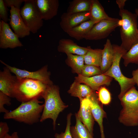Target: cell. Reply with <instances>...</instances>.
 <instances>
[{
  "label": "cell",
  "mask_w": 138,
  "mask_h": 138,
  "mask_svg": "<svg viewBox=\"0 0 138 138\" xmlns=\"http://www.w3.org/2000/svg\"><path fill=\"white\" fill-rule=\"evenodd\" d=\"M6 66L3 71L0 72V91L10 97L12 89L17 79L16 76L12 75Z\"/></svg>",
  "instance_id": "obj_18"
},
{
  "label": "cell",
  "mask_w": 138,
  "mask_h": 138,
  "mask_svg": "<svg viewBox=\"0 0 138 138\" xmlns=\"http://www.w3.org/2000/svg\"><path fill=\"white\" fill-rule=\"evenodd\" d=\"M10 97L0 91V112L5 113L9 111L6 109L4 107V105L10 106L11 104Z\"/></svg>",
  "instance_id": "obj_31"
},
{
  "label": "cell",
  "mask_w": 138,
  "mask_h": 138,
  "mask_svg": "<svg viewBox=\"0 0 138 138\" xmlns=\"http://www.w3.org/2000/svg\"><path fill=\"white\" fill-rule=\"evenodd\" d=\"M113 58L112 65L109 69L102 74L114 78L118 83L120 87V93L118 96L120 99L124 94L136 83L132 78H128L122 73L120 67L121 59L127 51L121 46L113 44Z\"/></svg>",
  "instance_id": "obj_6"
},
{
  "label": "cell",
  "mask_w": 138,
  "mask_h": 138,
  "mask_svg": "<svg viewBox=\"0 0 138 138\" xmlns=\"http://www.w3.org/2000/svg\"><path fill=\"white\" fill-rule=\"evenodd\" d=\"M90 46L86 47L78 45L72 40L62 39L60 40L57 50L60 52L84 56L88 52Z\"/></svg>",
  "instance_id": "obj_17"
},
{
  "label": "cell",
  "mask_w": 138,
  "mask_h": 138,
  "mask_svg": "<svg viewBox=\"0 0 138 138\" xmlns=\"http://www.w3.org/2000/svg\"><path fill=\"white\" fill-rule=\"evenodd\" d=\"M126 0H117L116 1V4L118 6L120 10L124 9Z\"/></svg>",
  "instance_id": "obj_36"
},
{
  "label": "cell",
  "mask_w": 138,
  "mask_h": 138,
  "mask_svg": "<svg viewBox=\"0 0 138 138\" xmlns=\"http://www.w3.org/2000/svg\"><path fill=\"white\" fill-rule=\"evenodd\" d=\"M86 97L90 101L93 116L95 120L97 123L99 127L101 138H105L103 122V118L106 116V113L99 100L98 95L95 91H93Z\"/></svg>",
  "instance_id": "obj_15"
},
{
  "label": "cell",
  "mask_w": 138,
  "mask_h": 138,
  "mask_svg": "<svg viewBox=\"0 0 138 138\" xmlns=\"http://www.w3.org/2000/svg\"><path fill=\"white\" fill-rule=\"evenodd\" d=\"M89 20L88 12L76 13H64L61 17L60 25L66 33L82 22Z\"/></svg>",
  "instance_id": "obj_10"
},
{
  "label": "cell",
  "mask_w": 138,
  "mask_h": 138,
  "mask_svg": "<svg viewBox=\"0 0 138 138\" xmlns=\"http://www.w3.org/2000/svg\"><path fill=\"white\" fill-rule=\"evenodd\" d=\"M91 0H73L69 2L66 12L76 13L89 11Z\"/></svg>",
  "instance_id": "obj_24"
},
{
  "label": "cell",
  "mask_w": 138,
  "mask_h": 138,
  "mask_svg": "<svg viewBox=\"0 0 138 138\" xmlns=\"http://www.w3.org/2000/svg\"><path fill=\"white\" fill-rule=\"evenodd\" d=\"M8 125L5 122H0V138H4L9 131Z\"/></svg>",
  "instance_id": "obj_34"
},
{
  "label": "cell",
  "mask_w": 138,
  "mask_h": 138,
  "mask_svg": "<svg viewBox=\"0 0 138 138\" xmlns=\"http://www.w3.org/2000/svg\"><path fill=\"white\" fill-rule=\"evenodd\" d=\"M135 12L138 17V8H136L135 9Z\"/></svg>",
  "instance_id": "obj_38"
},
{
  "label": "cell",
  "mask_w": 138,
  "mask_h": 138,
  "mask_svg": "<svg viewBox=\"0 0 138 138\" xmlns=\"http://www.w3.org/2000/svg\"><path fill=\"white\" fill-rule=\"evenodd\" d=\"M44 100V107L40 121L42 122L48 119L53 120L54 130L55 129L56 121L61 112L68 106L62 100L58 87L53 84L48 86L42 96Z\"/></svg>",
  "instance_id": "obj_3"
},
{
  "label": "cell",
  "mask_w": 138,
  "mask_h": 138,
  "mask_svg": "<svg viewBox=\"0 0 138 138\" xmlns=\"http://www.w3.org/2000/svg\"><path fill=\"white\" fill-rule=\"evenodd\" d=\"M122 107L118 120L127 126L138 125V90L133 87L120 99Z\"/></svg>",
  "instance_id": "obj_5"
},
{
  "label": "cell",
  "mask_w": 138,
  "mask_h": 138,
  "mask_svg": "<svg viewBox=\"0 0 138 138\" xmlns=\"http://www.w3.org/2000/svg\"><path fill=\"white\" fill-rule=\"evenodd\" d=\"M4 1L8 7H10L13 6L19 9L22 3L25 2V0H4Z\"/></svg>",
  "instance_id": "obj_33"
},
{
  "label": "cell",
  "mask_w": 138,
  "mask_h": 138,
  "mask_svg": "<svg viewBox=\"0 0 138 138\" xmlns=\"http://www.w3.org/2000/svg\"><path fill=\"white\" fill-rule=\"evenodd\" d=\"M102 49H93L90 46L88 52L84 55L85 63L100 67L102 61Z\"/></svg>",
  "instance_id": "obj_25"
},
{
  "label": "cell",
  "mask_w": 138,
  "mask_h": 138,
  "mask_svg": "<svg viewBox=\"0 0 138 138\" xmlns=\"http://www.w3.org/2000/svg\"><path fill=\"white\" fill-rule=\"evenodd\" d=\"M72 115V114L70 113L67 116L66 125L64 132L60 134L56 133L54 135L55 138H73L70 131Z\"/></svg>",
  "instance_id": "obj_30"
},
{
  "label": "cell",
  "mask_w": 138,
  "mask_h": 138,
  "mask_svg": "<svg viewBox=\"0 0 138 138\" xmlns=\"http://www.w3.org/2000/svg\"><path fill=\"white\" fill-rule=\"evenodd\" d=\"M4 138H20L17 132H15L11 134H7Z\"/></svg>",
  "instance_id": "obj_37"
},
{
  "label": "cell",
  "mask_w": 138,
  "mask_h": 138,
  "mask_svg": "<svg viewBox=\"0 0 138 138\" xmlns=\"http://www.w3.org/2000/svg\"><path fill=\"white\" fill-rule=\"evenodd\" d=\"M48 86L38 80L17 78L12 89L10 97L15 98L21 102L42 98Z\"/></svg>",
  "instance_id": "obj_2"
},
{
  "label": "cell",
  "mask_w": 138,
  "mask_h": 138,
  "mask_svg": "<svg viewBox=\"0 0 138 138\" xmlns=\"http://www.w3.org/2000/svg\"><path fill=\"white\" fill-rule=\"evenodd\" d=\"M119 14L121 19L119 22L121 26V46L127 51L138 42L137 16L136 14L125 9L120 10Z\"/></svg>",
  "instance_id": "obj_4"
},
{
  "label": "cell",
  "mask_w": 138,
  "mask_h": 138,
  "mask_svg": "<svg viewBox=\"0 0 138 138\" xmlns=\"http://www.w3.org/2000/svg\"><path fill=\"white\" fill-rule=\"evenodd\" d=\"M1 20L2 28L0 32V48L14 49L22 46L19 37L13 31L8 24Z\"/></svg>",
  "instance_id": "obj_11"
},
{
  "label": "cell",
  "mask_w": 138,
  "mask_h": 138,
  "mask_svg": "<svg viewBox=\"0 0 138 138\" xmlns=\"http://www.w3.org/2000/svg\"><path fill=\"white\" fill-rule=\"evenodd\" d=\"M132 78L138 87V68L132 71Z\"/></svg>",
  "instance_id": "obj_35"
},
{
  "label": "cell",
  "mask_w": 138,
  "mask_h": 138,
  "mask_svg": "<svg viewBox=\"0 0 138 138\" xmlns=\"http://www.w3.org/2000/svg\"><path fill=\"white\" fill-rule=\"evenodd\" d=\"M79 99L80 108L77 113H76V114L80 121L93 136L95 120L91 111L90 101L87 97Z\"/></svg>",
  "instance_id": "obj_12"
},
{
  "label": "cell",
  "mask_w": 138,
  "mask_h": 138,
  "mask_svg": "<svg viewBox=\"0 0 138 138\" xmlns=\"http://www.w3.org/2000/svg\"><path fill=\"white\" fill-rule=\"evenodd\" d=\"M38 98L22 102L17 108L5 113L3 118L5 119H12L20 122L29 125L40 121L42 112L44 105Z\"/></svg>",
  "instance_id": "obj_1"
},
{
  "label": "cell",
  "mask_w": 138,
  "mask_h": 138,
  "mask_svg": "<svg viewBox=\"0 0 138 138\" xmlns=\"http://www.w3.org/2000/svg\"><path fill=\"white\" fill-rule=\"evenodd\" d=\"M98 95L99 100L102 104L108 105L110 102L111 97L108 90L104 87H101L98 90Z\"/></svg>",
  "instance_id": "obj_29"
},
{
  "label": "cell",
  "mask_w": 138,
  "mask_h": 138,
  "mask_svg": "<svg viewBox=\"0 0 138 138\" xmlns=\"http://www.w3.org/2000/svg\"><path fill=\"white\" fill-rule=\"evenodd\" d=\"M96 23L90 20L87 21L73 28L67 33L70 37L79 40L84 38Z\"/></svg>",
  "instance_id": "obj_21"
},
{
  "label": "cell",
  "mask_w": 138,
  "mask_h": 138,
  "mask_svg": "<svg viewBox=\"0 0 138 138\" xmlns=\"http://www.w3.org/2000/svg\"><path fill=\"white\" fill-rule=\"evenodd\" d=\"M35 4L43 20H50L56 16L59 6L58 0H34Z\"/></svg>",
  "instance_id": "obj_14"
},
{
  "label": "cell",
  "mask_w": 138,
  "mask_h": 138,
  "mask_svg": "<svg viewBox=\"0 0 138 138\" xmlns=\"http://www.w3.org/2000/svg\"><path fill=\"white\" fill-rule=\"evenodd\" d=\"M123 64L127 66L130 63L138 65V42L132 46L122 57Z\"/></svg>",
  "instance_id": "obj_27"
},
{
  "label": "cell",
  "mask_w": 138,
  "mask_h": 138,
  "mask_svg": "<svg viewBox=\"0 0 138 138\" xmlns=\"http://www.w3.org/2000/svg\"><path fill=\"white\" fill-rule=\"evenodd\" d=\"M119 19L112 18L104 19L95 24L86 35L84 39L98 40L105 38L119 26Z\"/></svg>",
  "instance_id": "obj_8"
},
{
  "label": "cell",
  "mask_w": 138,
  "mask_h": 138,
  "mask_svg": "<svg viewBox=\"0 0 138 138\" xmlns=\"http://www.w3.org/2000/svg\"><path fill=\"white\" fill-rule=\"evenodd\" d=\"M93 91L88 86L81 84L75 80L71 85L68 93L71 96L77 97L80 99L86 98Z\"/></svg>",
  "instance_id": "obj_22"
},
{
  "label": "cell",
  "mask_w": 138,
  "mask_h": 138,
  "mask_svg": "<svg viewBox=\"0 0 138 138\" xmlns=\"http://www.w3.org/2000/svg\"><path fill=\"white\" fill-rule=\"evenodd\" d=\"M67 58L66 62L67 64L72 68L73 72L78 75L81 74L84 65V55L66 54Z\"/></svg>",
  "instance_id": "obj_26"
},
{
  "label": "cell",
  "mask_w": 138,
  "mask_h": 138,
  "mask_svg": "<svg viewBox=\"0 0 138 138\" xmlns=\"http://www.w3.org/2000/svg\"><path fill=\"white\" fill-rule=\"evenodd\" d=\"M0 61L9 69L11 72L14 73L17 78H28L38 80L48 85L53 84L50 79V73L48 71L47 65L36 71L30 72L10 66L1 60Z\"/></svg>",
  "instance_id": "obj_9"
},
{
  "label": "cell",
  "mask_w": 138,
  "mask_h": 138,
  "mask_svg": "<svg viewBox=\"0 0 138 138\" xmlns=\"http://www.w3.org/2000/svg\"><path fill=\"white\" fill-rule=\"evenodd\" d=\"M10 8L9 24L14 32L19 38L28 36L30 32L21 16L20 9L13 6Z\"/></svg>",
  "instance_id": "obj_13"
},
{
  "label": "cell",
  "mask_w": 138,
  "mask_h": 138,
  "mask_svg": "<svg viewBox=\"0 0 138 138\" xmlns=\"http://www.w3.org/2000/svg\"><path fill=\"white\" fill-rule=\"evenodd\" d=\"M20 13L30 32L35 33L42 26L43 20L36 7L34 0H25L24 5L20 9Z\"/></svg>",
  "instance_id": "obj_7"
},
{
  "label": "cell",
  "mask_w": 138,
  "mask_h": 138,
  "mask_svg": "<svg viewBox=\"0 0 138 138\" xmlns=\"http://www.w3.org/2000/svg\"><path fill=\"white\" fill-rule=\"evenodd\" d=\"M76 123L75 126H71L70 131L73 138H93L89 130L80 121L76 113Z\"/></svg>",
  "instance_id": "obj_23"
},
{
  "label": "cell",
  "mask_w": 138,
  "mask_h": 138,
  "mask_svg": "<svg viewBox=\"0 0 138 138\" xmlns=\"http://www.w3.org/2000/svg\"><path fill=\"white\" fill-rule=\"evenodd\" d=\"M89 13V20L97 23L104 19H110L103 6L98 0H91Z\"/></svg>",
  "instance_id": "obj_20"
},
{
  "label": "cell",
  "mask_w": 138,
  "mask_h": 138,
  "mask_svg": "<svg viewBox=\"0 0 138 138\" xmlns=\"http://www.w3.org/2000/svg\"><path fill=\"white\" fill-rule=\"evenodd\" d=\"M75 78V80L88 86L94 91H98L102 86H109L113 78L102 74L89 77H84L79 74Z\"/></svg>",
  "instance_id": "obj_16"
},
{
  "label": "cell",
  "mask_w": 138,
  "mask_h": 138,
  "mask_svg": "<svg viewBox=\"0 0 138 138\" xmlns=\"http://www.w3.org/2000/svg\"><path fill=\"white\" fill-rule=\"evenodd\" d=\"M7 7L4 0H0V17L3 20L7 23L8 20Z\"/></svg>",
  "instance_id": "obj_32"
},
{
  "label": "cell",
  "mask_w": 138,
  "mask_h": 138,
  "mask_svg": "<svg viewBox=\"0 0 138 138\" xmlns=\"http://www.w3.org/2000/svg\"><path fill=\"white\" fill-rule=\"evenodd\" d=\"M102 74L100 67L90 65H84L82 70L81 75L86 77Z\"/></svg>",
  "instance_id": "obj_28"
},
{
  "label": "cell",
  "mask_w": 138,
  "mask_h": 138,
  "mask_svg": "<svg viewBox=\"0 0 138 138\" xmlns=\"http://www.w3.org/2000/svg\"><path fill=\"white\" fill-rule=\"evenodd\" d=\"M114 52L112 45L107 39L102 49V61L100 66L102 74L107 72L111 66L113 61Z\"/></svg>",
  "instance_id": "obj_19"
}]
</instances>
